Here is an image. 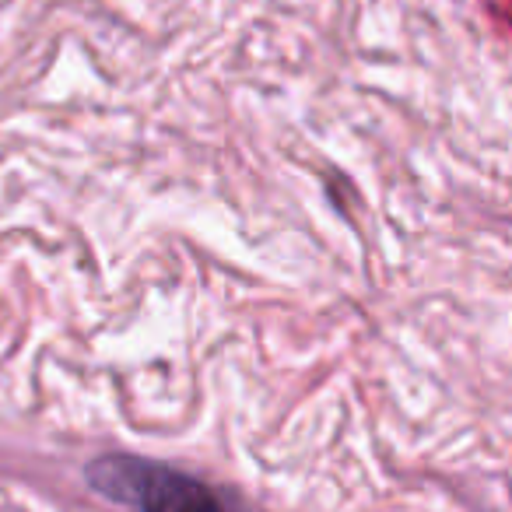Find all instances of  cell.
<instances>
[{"instance_id":"obj_1","label":"cell","mask_w":512,"mask_h":512,"mask_svg":"<svg viewBox=\"0 0 512 512\" xmlns=\"http://www.w3.org/2000/svg\"><path fill=\"white\" fill-rule=\"evenodd\" d=\"M95 495L137 512H246L214 484L141 456H102L85 467Z\"/></svg>"}]
</instances>
